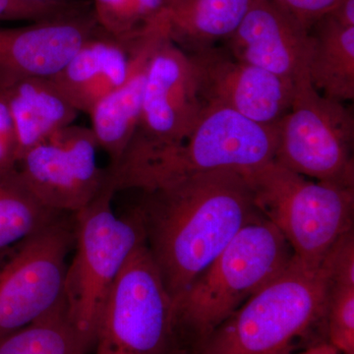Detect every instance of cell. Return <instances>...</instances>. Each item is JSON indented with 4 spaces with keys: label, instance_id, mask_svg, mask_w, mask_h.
Here are the masks:
<instances>
[{
    "label": "cell",
    "instance_id": "obj_1",
    "mask_svg": "<svg viewBox=\"0 0 354 354\" xmlns=\"http://www.w3.org/2000/svg\"><path fill=\"white\" fill-rule=\"evenodd\" d=\"M136 208L146 245L172 300L242 228L264 218L245 177L234 169L196 174L143 192Z\"/></svg>",
    "mask_w": 354,
    "mask_h": 354
},
{
    "label": "cell",
    "instance_id": "obj_2",
    "mask_svg": "<svg viewBox=\"0 0 354 354\" xmlns=\"http://www.w3.org/2000/svg\"><path fill=\"white\" fill-rule=\"evenodd\" d=\"M277 125H263L232 109L205 106L199 120L179 145L125 156L106 167L115 192H148L179 179L220 171H248L272 162Z\"/></svg>",
    "mask_w": 354,
    "mask_h": 354
},
{
    "label": "cell",
    "instance_id": "obj_3",
    "mask_svg": "<svg viewBox=\"0 0 354 354\" xmlns=\"http://www.w3.org/2000/svg\"><path fill=\"white\" fill-rule=\"evenodd\" d=\"M293 258L278 228L265 218L249 223L209 267L174 299L179 348L191 354Z\"/></svg>",
    "mask_w": 354,
    "mask_h": 354
},
{
    "label": "cell",
    "instance_id": "obj_4",
    "mask_svg": "<svg viewBox=\"0 0 354 354\" xmlns=\"http://www.w3.org/2000/svg\"><path fill=\"white\" fill-rule=\"evenodd\" d=\"M330 272L292 258L191 354H290L325 323Z\"/></svg>",
    "mask_w": 354,
    "mask_h": 354
},
{
    "label": "cell",
    "instance_id": "obj_5",
    "mask_svg": "<svg viewBox=\"0 0 354 354\" xmlns=\"http://www.w3.org/2000/svg\"><path fill=\"white\" fill-rule=\"evenodd\" d=\"M115 193L108 176L94 201L72 215L74 256L65 272L64 300L70 322L92 348L97 321L114 281L133 252L146 243L136 207L121 216L114 213L111 202Z\"/></svg>",
    "mask_w": 354,
    "mask_h": 354
},
{
    "label": "cell",
    "instance_id": "obj_6",
    "mask_svg": "<svg viewBox=\"0 0 354 354\" xmlns=\"http://www.w3.org/2000/svg\"><path fill=\"white\" fill-rule=\"evenodd\" d=\"M241 172L256 208L299 262L320 266L335 242L353 230L354 188L309 180L274 160Z\"/></svg>",
    "mask_w": 354,
    "mask_h": 354
},
{
    "label": "cell",
    "instance_id": "obj_7",
    "mask_svg": "<svg viewBox=\"0 0 354 354\" xmlns=\"http://www.w3.org/2000/svg\"><path fill=\"white\" fill-rule=\"evenodd\" d=\"M94 354H176L174 300L146 243L123 266L95 328Z\"/></svg>",
    "mask_w": 354,
    "mask_h": 354
},
{
    "label": "cell",
    "instance_id": "obj_8",
    "mask_svg": "<svg viewBox=\"0 0 354 354\" xmlns=\"http://www.w3.org/2000/svg\"><path fill=\"white\" fill-rule=\"evenodd\" d=\"M274 162L305 177L354 188V118L344 102L295 83L292 102L277 124Z\"/></svg>",
    "mask_w": 354,
    "mask_h": 354
},
{
    "label": "cell",
    "instance_id": "obj_9",
    "mask_svg": "<svg viewBox=\"0 0 354 354\" xmlns=\"http://www.w3.org/2000/svg\"><path fill=\"white\" fill-rule=\"evenodd\" d=\"M73 216L0 250V339L29 325L64 297L73 250Z\"/></svg>",
    "mask_w": 354,
    "mask_h": 354
},
{
    "label": "cell",
    "instance_id": "obj_10",
    "mask_svg": "<svg viewBox=\"0 0 354 354\" xmlns=\"http://www.w3.org/2000/svg\"><path fill=\"white\" fill-rule=\"evenodd\" d=\"M99 148L92 129L71 124L28 150L18 160L16 172L43 206L75 215L108 181L106 169L97 165Z\"/></svg>",
    "mask_w": 354,
    "mask_h": 354
},
{
    "label": "cell",
    "instance_id": "obj_11",
    "mask_svg": "<svg viewBox=\"0 0 354 354\" xmlns=\"http://www.w3.org/2000/svg\"><path fill=\"white\" fill-rule=\"evenodd\" d=\"M204 106L189 55L165 35L149 62L138 127L122 158L183 143Z\"/></svg>",
    "mask_w": 354,
    "mask_h": 354
},
{
    "label": "cell",
    "instance_id": "obj_12",
    "mask_svg": "<svg viewBox=\"0 0 354 354\" xmlns=\"http://www.w3.org/2000/svg\"><path fill=\"white\" fill-rule=\"evenodd\" d=\"M189 57L205 106L232 109L270 127L278 124L290 109L295 88L292 81L242 62L216 46Z\"/></svg>",
    "mask_w": 354,
    "mask_h": 354
},
{
    "label": "cell",
    "instance_id": "obj_13",
    "mask_svg": "<svg viewBox=\"0 0 354 354\" xmlns=\"http://www.w3.org/2000/svg\"><path fill=\"white\" fill-rule=\"evenodd\" d=\"M93 6L19 28H0V91L53 78L97 31Z\"/></svg>",
    "mask_w": 354,
    "mask_h": 354
},
{
    "label": "cell",
    "instance_id": "obj_14",
    "mask_svg": "<svg viewBox=\"0 0 354 354\" xmlns=\"http://www.w3.org/2000/svg\"><path fill=\"white\" fill-rule=\"evenodd\" d=\"M225 43L228 53L242 62L293 83L309 79L311 35L276 0H254Z\"/></svg>",
    "mask_w": 354,
    "mask_h": 354
},
{
    "label": "cell",
    "instance_id": "obj_15",
    "mask_svg": "<svg viewBox=\"0 0 354 354\" xmlns=\"http://www.w3.org/2000/svg\"><path fill=\"white\" fill-rule=\"evenodd\" d=\"M144 34L120 39L99 26L66 66L50 79L77 111L90 114L97 102L127 82Z\"/></svg>",
    "mask_w": 354,
    "mask_h": 354
},
{
    "label": "cell",
    "instance_id": "obj_16",
    "mask_svg": "<svg viewBox=\"0 0 354 354\" xmlns=\"http://www.w3.org/2000/svg\"><path fill=\"white\" fill-rule=\"evenodd\" d=\"M167 34L164 18L143 35L127 82L97 102L91 111V129L97 145L111 158L109 165L120 162L134 136L141 116L149 62Z\"/></svg>",
    "mask_w": 354,
    "mask_h": 354
},
{
    "label": "cell",
    "instance_id": "obj_17",
    "mask_svg": "<svg viewBox=\"0 0 354 354\" xmlns=\"http://www.w3.org/2000/svg\"><path fill=\"white\" fill-rule=\"evenodd\" d=\"M0 93L12 118L18 160L53 133L71 125L78 113L50 78L26 79Z\"/></svg>",
    "mask_w": 354,
    "mask_h": 354
},
{
    "label": "cell",
    "instance_id": "obj_18",
    "mask_svg": "<svg viewBox=\"0 0 354 354\" xmlns=\"http://www.w3.org/2000/svg\"><path fill=\"white\" fill-rule=\"evenodd\" d=\"M254 0H169L167 35L188 55L225 41L245 17Z\"/></svg>",
    "mask_w": 354,
    "mask_h": 354
},
{
    "label": "cell",
    "instance_id": "obj_19",
    "mask_svg": "<svg viewBox=\"0 0 354 354\" xmlns=\"http://www.w3.org/2000/svg\"><path fill=\"white\" fill-rule=\"evenodd\" d=\"M310 35V83L330 100L353 101L354 27H344L326 15L312 27Z\"/></svg>",
    "mask_w": 354,
    "mask_h": 354
},
{
    "label": "cell",
    "instance_id": "obj_20",
    "mask_svg": "<svg viewBox=\"0 0 354 354\" xmlns=\"http://www.w3.org/2000/svg\"><path fill=\"white\" fill-rule=\"evenodd\" d=\"M90 349L70 322L64 297L34 322L0 339V354H88Z\"/></svg>",
    "mask_w": 354,
    "mask_h": 354
},
{
    "label": "cell",
    "instance_id": "obj_21",
    "mask_svg": "<svg viewBox=\"0 0 354 354\" xmlns=\"http://www.w3.org/2000/svg\"><path fill=\"white\" fill-rule=\"evenodd\" d=\"M43 206L15 171L0 172V250L48 227L60 216Z\"/></svg>",
    "mask_w": 354,
    "mask_h": 354
},
{
    "label": "cell",
    "instance_id": "obj_22",
    "mask_svg": "<svg viewBox=\"0 0 354 354\" xmlns=\"http://www.w3.org/2000/svg\"><path fill=\"white\" fill-rule=\"evenodd\" d=\"M169 0H92L97 25L120 39L136 38L165 17Z\"/></svg>",
    "mask_w": 354,
    "mask_h": 354
},
{
    "label": "cell",
    "instance_id": "obj_23",
    "mask_svg": "<svg viewBox=\"0 0 354 354\" xmlns=\"http://www.w3.org/2000/svg\"><path fill=\"white\" fill-rule=\"evenodd\" d=\"M325 325L330 346L339 354H354V281L330 279Z\"/></svg>",
    "mask_w": 354,
    "mask_h": 354
},
{
    "label": "cell",
    "instance_id": "obj_24",
    "mask_svg": "<svg viewBox=\"0 0 354 354\" xmlns=\"http://www.w3.org/2000/svg\"><path fill=\"white\" fill-rule=\"evenodd\" d=\"M84 8L64 9L55 8L31 3L25 0H0V22L4 21H38L50 19L76 11L84 10Z\"/></svg>",
    "mask_w": 354,
    "mask_h": 354
},
{
    "label": "cell",
    "instance_id": "obj_25",
    "mask_svg": "<svg viewBox=\"0 0 354 354\" xmlns=\"http://www.w3.org/2000/svg\"><path fill=\"white\" fill-rule=\"evenodd\" d=\"M277 3L310 32L341 0H276Z\"/></svg>",
    "mask_w": 354,
    "mask_h": 354
},
{
    "label": "cell",
    "instance_id": "obj_26",
    "mask_svg": "<svg viewBox=\"0 0 354 354\" xmlns=\"http://www.w3.org/2000/svg\"><path fill=\"white\" fill-rule=\"evenodd\" d=\"M18 145L12 118L0 93V172L15 171Z\"/></svg>",
    "mask_w": 354,
    "mask_h": 354
},
{
    "label": "cell",
    "instance_id": "obj_27",
    "mask_svg": "<svg viewBox=\"0 0 354 354\" xmlns=\"http://www.w3.org/2000/svg\"><path fill=\"white\" fill-rule=\"evenodd\" d=\"M327 15L344 27H354V0H341Z\"/></svg>",
    "mask_w": 354,
    "mask_h": 354
},
{
    "label": "cell",
    "instance_id": "obj_28",
    "mask_svg": "<svg viewBox=\"0 0 354 354\" xmlns=\"http://www.w3.org/2000/svg\"><path fill=\"white\" fill-rule=\"evenodd\" d=\"M39 6L55 8L76 9L92 6V0H25Z\"/></svg>",
    "mask_w": 354,
    "mask_h": 354
},
{
    "label": "cell",
    "instance_id": "obj_29",
    "mask_svg": "<svg viewBox=\"0 0 354 354\" xmlns=\"http://www.w3.org/2000/svg\"><path fill=\"white\" fill-rule=\"evenodd\" d=\"M290 354H339L337 349L333 348L329 342H320L318 344H313L310 348L304 349V351H297V353H291Z\"/></svg>",
    "mask_w": 354,
    "mask_h": 354
},
{
    "label": "cell",
    "instance_id": "obj_30",
    "mask_svg": "<svg viewBox=\"0 0 354 354\" xmlns=\"http://www.w3.org/2000/svg\"><path fill=\"white\" fill-rule=\"evenodd\" d=\"M176 354H188V353H186L185 351H183V349H180V351H177Z\"/></svg>",
    "mask_w": 354,
    "mask_h": 354
}]
</instances>
